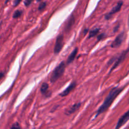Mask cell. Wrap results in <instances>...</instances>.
<instances>
[{
    "mask_svg": "<svg viewBox=\"0 0 129 129\" xmlns=\"http://www.w3.org/2000/svg\"><path fill=\"white\" fill-rule=\"evenodd\" d=\"M128 52H129V49H127L126 50L123 51V52H122V54L120 55V56L118 57H117V60H116L115 62L114 63L113 67H112V69H111L110 73L112 71L114 70L115 69H116V68H117V67H118V66H119L120 64L121 63H122V62H123V60H125V59L126 57H127V54H128Z\"/></svg>",
    "mask_w": 129,
    "mask_h": 129,
    "instance_id": "277c9868",
    "label": "cell"
},
{
    "mask_svg": "<svg viewBox=\"0 0 129 129\" xmlns=\"http://www.w3.org/2000/svg\"><path fill=\"white\" fill-rule=\"evenodd\" d=\"M21 1H22V0H15V1H14V4H13L14 6H18Z\"/></svg>",
    "mask_w": 129,
    "mask_h": 129,
    "instance_id": "ac0fdd59",
    "label": "cell"
},
{
    "mask_svg": "<svg viewBox=\"0 0 129 129\" xmlns=\"http://www.w3.org/2000/svg\"><path fill=\"white\" fill-rule=\"evenodd\" d=\"M10 0H6V1H5V3H7L8 2V1H10Z\"/></svg>",
    "mask_w": 129,
    "mask_h": 129,
    "instance_id": "ffe728a7",
    "label": "cell"
},
{
    "mask_svg": "<svg viewBox=\"0 0 129 129\" xmlns=\"http://www.w3.org/2000/svg\"><path fill=\"white\" fill-rule=\"evenodd\" d=\"M78 48H76V49H74L73 52H72L71 54L69 55V57H68V60H67V64H71V63L74 60V59H75L77 54H78Z\"/></svg>",
    "mask_w": 129,
    "mask_h": 129,
    "instance_id": "30bf717a",
    "label": "cell"
},
{
    "mask_svg": "<svg viewBox=\"0 0 129 129\" xmlns=\"http://www.w3.org/2000/svg\"><path fill=\"white\" fill-rule=\"evenodd\" d=\"M22 15V11L21 10H16L15 13H14L13 15V18H18L19 17L21 16Z\"/></svg>",
    "mask_w": 129,
    "mask_h": 129,
    "instance_id": "5bb4252c",
    "label": "cell"
},
{
    "mask_svg": "<svg viewBox=\"0 0 129 129\" xmlns=\"http://www.w3.org/2000/svg\"><path fill=\"white\" fill-rule=\"evenodd\" d=\"M63 45H64V36L63 35H59L56 39L54 49V52L55 54H59L61 51Z\"/></svg>",
    "mask_w": 129,
    "mask_h": 129,
    "instance_id": "3957f363",
    "label": "cell"
},
{
    "mask_svg": "<svg viewBox=\"0 0 129 129\" xmlns=\"http://www.w3.org/2000/svg\"><path fill=\"white\" fill-rule=\"evenodd\" d=\"M125 39V34L123 32L120 34L118 36L116 37L114 41L112 42L111 47L112 48H118L121 45V44L123 42V40Z\"/></svg>",
    "mask_w": 129,
    "mask_h": 129,
    "instance_id": "8992f818",
    "label": "cell"
},
{
    "mask_svg": "<svg viewBox=\"0 0 129 129\" xmlns=\"http://www.w3.org/2000/svg\"><path fill=\"white\" fill-rule=\"evenodd\" d=\"M37 1H41V0H37Z\"/></svg>",
    "mask_w": 129,
    "mask_h": 129,
    "instance_id": "44dd1931",
    "label": "cell"
},
{
    "mask_svg": "<svg viewBox=\"0 0 129 129\" xmlns=\"http://www.w3.org/2000/svg\"><path fill=\"white\" fill-rule=\"evenodd\" d=\"M48 89H49V84L46 83H43L40 88V91L42 94H45V93L47 91Z\"/></svg>",
    "mask_w": 129,
    "mask_h": 129,
    "instance_id": "7c38bea8",
    "label": "cell"
},
{
    "mask_svg": "<svg viewBox=\"0 0 129 129\" xmlns=\"http://www.w3.org/2000/svg\"><path fill=\"white\" fill-rule=\"evenodd\" d=\"M74 21H75V19H74V18L73 17V16H71L69 19V21L68 22V23H67L66 25V29L68 30H70V29L71 28L72 26H73V25H74Z\"/></svg>",
    "mask_w": 129,
    "mask_h": 129,
    "instance_id": "8fae6325",
    "label": "cell"
},
{
    "mask_svg": "<svg viewBox=\"0 0 129 129\" xmlns=\"http://www.w3.org/2000/svg\"><path fill=\"white\" fill-rule=\"evenodd\" d=\"M76 86V81H74L73 82V83H71L70 85H69V86H68V88L64 91H62L61 93H60V95L62 97L68 96V94H69V93H70L75 88Z\"/></svg>",
    "mask_w": 129,
    "mask_h": 129,
    "instance_id": "ba28073f",
    "label": "cell"
},
{
    "mask_svg": "<svg viewBox=\"0 0 129 129\" xmlns=\"http://www.w3.org/2000/svg\"><path fill=\"white\" fill-rule=\"evenodd\" d=\"M123 88H114L110 91L109 94L107 96V98L105 100L104 102L102 105L100 107L98 108V112H97V115L102 114L103 112H106L108 109L111 105L112 104L115 98L119 95L120 93L123 91Z\"/></svg>",
    "mask_w": 129,
    "mask_h": 129,
    "instance_id": "6da1fadb",
    "label": "cell"
},
{
    "mask_svg": "<svg viewBox=\"0 0 129 129\" xmlns=\"http://www.w3.org/2000/svg\"><path fill=\"white\" fill-rule=\"evenodd\" d=\"M100 31V29L99 28H94L93 30H91L89 31V38H92L93 37H94L95 35H97V34H98V32Z\"/></svg>",
    "mask_w": 129,
    "mask_h": 129,
    "instance_id": "4fadbf2b",
    "label": "cell"
},
{
    "mask_svg": "<svg viewBox=\"0 0 129 129\" xmlns=\"http://www.w3.org/2000/svg\"><path fill=\"white\" fill-rule=\"evenodd\" d=\"M129 120V110L127 111L123 115H122V117L120 118V119L118 120V122H117V126H116V128H119L121 127L123 125L125 124L126 122H127Z\"/></svg>",
    "mask_w": 129,
    "mask_h": 129,
    "instance_id": "52a82bcc",
    "label": "cell"
},
{
    "mask_svg": "<svg viewBox=\"0 0 129 129\" xmlns=\"http://www.w3.org/2000/svg\"><path fill=\"white\" fill-rule=\"evenodd\" d=\"M21 128V127H20V125H19L18 123H15V124L13 125V126L11 127V128Z\"/></svg>",
    "mask_w": 129,
    "mask_h": 129,
    "instance_id": "e0dca14e",
    "label": "cell"
},
{
    "mask_svg": "<svg viewBox=\"0 0 129 129\" xmlns=\"http://www.w3.org/2000/svg\"><path fill=\"white\" fill-rule=\"evenodd\" d=\"M122 5H123V1H119V2L117 3V5L112 9V11L105 15V17L106 20H109V19H110L112 17V16H113V15H115V14L117 13V12H118V11L121 10V8H122Z\"/></svg>",
    "mask_w": 129,
    "mask_h": 129,
    "instance_id": "5b68a950",
    "label": "cell"
},
{
    "mask_svg": "<svg viewBox=\"0 0 129 129\" xmlns=\"http://www.w3.org/2000/svg\"><path fill=\"white\" fill-rule=\"evenodd\" d=\"M66 64L64 62H61L60 64L58 66L56 67L54 71H53L51 76H50V81L54 83L56 82L62 76L65 71Z\"/></svg>",
    "mask_w": 129,
    "mask_h": 129,
    "instance_id": "7a4b0ae2",
    "label": "cell"
},
{
    "mask_svg": "<svg viewBox=\"0 0 129 129\" xmlns=\"http://www.w3.org/2000/svg\"><path fill=\"white\" fill-rule=\"evenodd\" d=\"M46 3L45 2H43V3H41L39 5V10H40V11H42V10H44V8H45V7H46Z\"/></svg>",
    "mask_w": 129,
    "mask_h": 129,
    "instance_id": "9a60e30c",
    "label": "cell"
},
{
    "mask_svg": "<svg viewBox=\"0 0 129 129\" xmlns=\"http://www.w3.org/2000/svg\"><path fill=\"white\" fill-rule=\"evenodd\" d=\"M81 103H78L73 105L71 107H70L69 109L66 111L65 113L66 115H68L73 114V113H74V112H76L77 110H78L79 109V108L81 107Z\"/></svg>",
    "mask_w": 129,
    "mask_h": 129,
    "instance_id": "9c48e42d",
    "label": "cell"
},
{
    "mask_svg": "<svg viewBox=\"0 0 129 129\" xmlns=\"http://www.w3.org/2000/svg\"><path fill=\"white\" fill-rule=\"evenodd\" d=\"M103 37H104V34H102V35H101L100 36H99L98 37V40H101V39H102V38H103Z\"/></svg>",
    "mask_w": 129,
    "mask_h": 129,
    "instance_id": "d6986e66",
    "label": "cell"
},
{
    "mask_svg": "<svg viewBox=\"0 0 129 129\" xmlns=\"http://www.w3.org/2000/svg\"><path fill=\"white\" fill-rule=\"evenodd\" d=\"M33 1V0H25L24 1V4L26 6H28L29 5H30V4L31 3V2Z\"/></svg>",
    "mask_w": 129,
    "mask_h": 129,
    "instance_id": "2e32d148",
    "label": "cell"
}]
</instances>
